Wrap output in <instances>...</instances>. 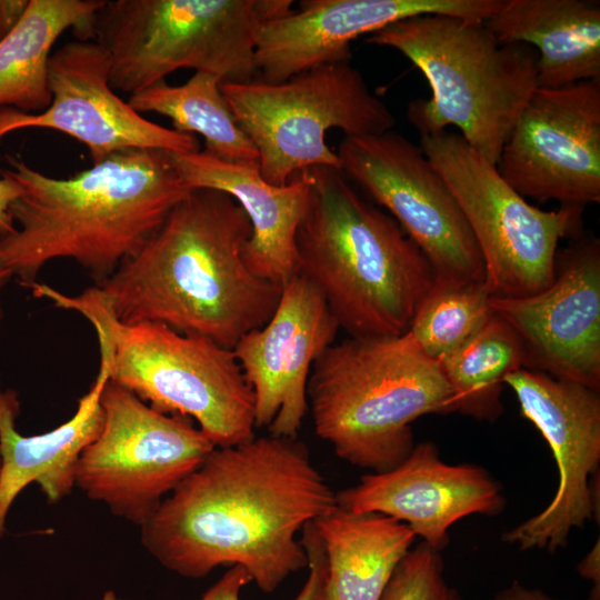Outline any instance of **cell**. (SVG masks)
<instances>
[{
	"label": "cell",
	"instance_id": "obj_1",
	"mask_svg": "<svg viewBox=\"0 0 600 600\" xmlns=\"http://www.w3.org/2000/svg\"><path fill=\"white\" fill-rule=\"evenodd\" d=\"M336 504L303 442L254 436L216 447L140 527L141 543L183 578L239 566L271 593L307 568L301 531Z\"/></svg>",
	"mask_w": 600,
	"mask_h": 600
},
{
	"label": "cell",
	"instance_id": "obj_2",
	"mask_svg": "<svg viewBox=\"0 0 600 600\" xmlns=\"http://www.w3.org/2000/svg\"><path fill=\"white\" fill-rule=\"evenodd\" d=\"M250 236L231 196L191 189L134 256L77 297L121 322H159L233 349L270 319L282 291L246 264Z\"/></svg>",
	"mask_w": 600,
	"mask_h": 600
},
{
	"label": "cell",
	"instance_id": "obj_3",
	"mask_svg": "<svg viewBox=\"0 0 600 600\" xmlns=\"http://www.w3.org/2000/svg\"><path fill=\"white\" fill-rule=\"evenodd\" d=\"M22 196L16 230L0 236V261L27 286L56 259L81 266L96 283L134 256L189 189L168 151L130 149L60 179L7 157Z\"/></svg>",
	"mask_w": 600,
	"mask_h": 600
},
{
	"label": "cell",
	"instance_id": "obj_4",
	"mask_svg": "<svg viewBox=\"0 0 600 600\" xmlns=\"http://www.w3.org/2000/svg\"><path fill=\"white\" fill-rule=\"evenodd\" d=\"M309 171L311 193L296 239L298 273L318 289L349 337L406 333L434 280L429 261L340 169Z\"/></svg>",
	"mask_w": 600,
	"mask_h": 600
},
{
	"label": "cell",
	"instance_id": "obj_5",
	"mask_svg": "<svg viewBox=\"0 0 600 600\" xmlns=\"http://www.w3.org/2000/svg\"><path fill=\"white\" fill-rule=\"evenodd\" d=\"M307 398L316 434L340 459L372 472L408 457L414 420L454 411L439 363L408 331L332 343L313 363Z\"/></svg>",
	"mask_w": 600,
	"mask_h": 600
},
{
	"label": "cell",
	"instance_id": "obj_6",
	"mask_svg": "<svg viewBox=\"0 0 600 600\" xmlns=\"http://www.w3.org/2000/svg\"><path fill=\"white\" fill-rule=\"evenodd\" d=\"M366 42L399 51L428 81L431 97L407 108L419 134L453 126L497 166L519 114L539 88L532 47L501 43L483 23L439 14L396 21Z\"/></svg>",
	"mask_w": 600,
	"mask_h": 600
},
{
	"label": "cell",
	"instance_id": "obj_7",
	"mask_svg": "<svg viewBox=\"0 0 600 600\" xmlns=\"http://www.w3.org/2000/svg\"><path fill=\"white\" fill-rule=\"evenodd\" d=\"M28 288L90 322L98 338L99 369L109 381L159 412L190 418L214 447L256 436L253 393L232 349L159 322H121L44 283L34 281Z\"/></svg>",
	"mask_w": 600,
	"mask_h": 600
},
{
	"label": "cell",
	"instance_id": "obj_8",
	"mask_svg": "<svg viewBox=\"0 0 600 600\" xmlns=\"http://www.w3.org/2000/svg\"><path fill=\"white\" fill-rule=\"evenodd\" d=\"M290 0H104L87 40L110 60V84L129 96L179 69L221 83L257 79L261 27L292 10Z\"/></svg>",
	"mask_w": 600,
	"mask_h": 600
},
{
	"label": "cell",
	"instance_id": "obj_9",
	"mask_svg": "<svg viewBox=\"0 0 600 600\" xmlns=\"http://www.w3.org/2000/svg\"><path fill=\"white\" fill-rule=\"evenodd\" d=\"M220 88L258 151L261 177L273 186L313 167L340 169L337 152L326 142L328 130L360 137L396 124L392 111L350 62L319 66L278 83L254 79Z\"/></svg>",
	"mask_w": 600,
	"mask_h": 600
},
{
	"label": "cell",
	"instance_id": "obj_10",
	"mask_svg": "<svg viewBox=\"0 0 600 600\" xmlns=\"http://www.w3.org/2000/svg\"><path fill=\"white\" fill-rule=\"evenodd\" d=\"M420 148L464 214L490 296L521 298L546 289L554 278L560 241L581 234L584 208L532 206L459 133L420 134Z\"/></svg>",
	"mask_w": 600,
	"mask_h": 600
},
{
	"label": "cell",
	"instance_id": "obj_11",
	"mask_svg": "<svg viewBox=\"0 0 600 600\" xmlns=\"http://www.w3.org/2000/svg\"><path fill=\"white\" fill-rule=\"evenodd\" d=\"M103 426L82 451L74 488L141 527L216 448L187 417L157 411L108 380Z\"/></svg>",
	"mask_w": 600,
	"mask_h": 600
},
{
	"label": "cell",
	"instance_id": "obj_12",
	"mask_svg": "<svg viewBox=\"0 0 600 600\" xmlns=\"http://www.w3.org/2000/svg\"><path fill=\"white\" fill-rule=\"evenodd\" d=\"M337 154L342 173L391 213L436 279L484 281L483 261L464 214L420 146L390 130L344 137Z\"/></svg>",
	"mask_w": 600,
	"mask_h": 600
},
{
	"label": "cell",
	"instance_id": "obj_13",
	"mask_svg": "<svg viewBox=\"0 0 600 600\" xmlns=\"http://www.w3.org/2000/svg\"><path fill=\"white\" fill-rule=\"evenodd\" d=\"M497 169L523 198L580 207L600 202V78L537 88Z\"/></svg>",
	"mask_w": 600,
	"mask_h": 600
},
{
	"label": "cell",
	"instance_id": "obj_14",
	"mask_svg": "<svg viewBox=\"0 0 600 600\" xmlns=\"http://www.w3.org/2000/svg\"><path fill=\"white\" fill-rule=\"evenodd\" d=\"M504 384L517 396L521 414L548 442L559 484L540 513L506 532L503 539L521 550L553 552L567 544L574 528L596 514L589 479L600 462V397L580 383L526 368L509 373Z\"/></svg>",
	"mask_w": 600,
	"mask_h": 600
},
{
	"label": "cell",
	"instance_id": "obj_15",
	"mask_svg": "<svg viewBox=\"0 0 600 600\" xmlns=\"http://www.w3.org/2000/svg\"><path fill=\"white\" fill-rule=\"evenodd\" d=\"M48 83L51 102L43 111L0 109V142L18 130L50 129L84 144L92 164L130 149L200 150L194 134L148 120L116 93L109 57L92 40H72L53 51Z\"/></svg>",
	"mask_w": 600,
	"mask_h": 600
},
{
	"label": "cell",
	"instance_id": "obj_16",
	"mask_svg": "<svg viewBox=\"0 0 600 600\" xmlns=\"http://www.w3.org/2000/svg\"><path fill=\"white\" fill-rule=\"evenodd\" d=\"M518 336L523 368L600 388V241L573 238L557 252L553 281L521 298H490Z\"/></svg>",
	"mask_w": 600,
	"mask_h": 600
},
{
	"label": "cell",
	"instance_id": "obj_17",
	"mask_svg": "<svg viewBox=\"0 0 600 600\" xmlns=\"http://www.w3.org/2000/svg\"><path fill=\"white\" fill-rule=\"evenodd\" d=\"M339 324L318 289L299 273L282 286L270 319L246 333L233 353L254 399V424L297 438L309 411L311 369L336 342Z\"/></svg>",
	"mask_w": 600,
	"mask_h": 600
},
{
	"label": "cell",
	"instance_id": "obj_18",
	"mask_svg": "<svg viewBox=\"0 0 600 600\" xmlns=\"http://www.w3.org/2000/svg\"><path fill=\"white\" fill-rule=\"evenodd\" d=\"M502 0H302L260 29L257 80L278 83L302 71L350 62V43L396 21L424 14L483 23Z\"/></svg>",
	"mask_w": 600,
	"mask_h": 600
},
{
	"label": "cell",
	"instance_id": "obj_19",
	"mask_svg": "<svg viewBox=\"0 0 600 600\" xmlns=\"http://www.w3.org/2000/svg\"><path fill=\"white\" fill-rule=\"evenodd\" d=\"M337 503L352 512H378L408 524L440 551L449 528L471 514L496 516L504 508L497 480L474 464H448L437 447L421 442L397 467L370 472L336 492Z\"/></svg>",
	"mask_w": 600,
	"mask_h": 600
},
{
	"label": "cell",
	"instance_id": "obj_20",
	"mask_svg": "<svg viewBox=\"0 0 600 600\" xmlns=\"http://www.w3.org/2000/svg\"><path fill=\"white\" fill-rule=\"evenodd\" d=\"M169 154L189 189L220 190L243 209L251 236L242 256L253 274L280 287L298 274L296 239L311 193L309 169L273 186L261 177L258 164L226 162L203 150Z\"/></svg>",
	"mask_w": 600,
	"mask_h": 600
},
{
	"label": "cell",
	"instance_id": "obj_21",
	"mask_svg": "<svg viewBox=\"0 0 600 600\" xmlns=\"http://www.w3.org/2000/svg\"><path fill=\"white\" fill-rule=\"evenodd\" d=\"M108 380L107 373L99 369L73 416L48 432L33 436L17 430L20 413L17 392L0 388V537L6 532L12 503L28 484L37 483L50 504L71 493L78 460L103 426L100 397Z\"/></svg>",
	"mask_w": 600,
	"mask_h": 600
},
{
	"label": "cell",
	"instance_id": "obj_22",
	"mask_svg": "<svg viewBox=\"0 0 600 600\" xmlns=\"http://www.w3.org/2000/svg\"><path fill=\"white\" fill-rule=\"evenodd\" d=\"M483 24L501 43L537 52L539 88L600 78V2L502 0Z\"/></svg>",
	"mask_w": 600,
	"mask_h": 600
},
{
	"label": "cell",
	"instance_id": "obj_23",
	"mask_svg": "<svg viewBox=\"0 0 600 600\" xmlns=\"http://www.w3.org/2000/svg\"><path fill=\"white\" fill-rule=\"evenodd\" d=\"M313 523L326 557L322 600H380L417 537L392 517L338 503Z\"/></svg>",
	"mask_w": 600,
	"mask_h": 600
},
{
	"label": "cell",
	"instance_id": "obj_24",
	"mask_svg": "<svg viewBox=\"0 0 600 600\" xmlns=\"http://www.w3.org/2000/svg\"><path fill=\"white\" fill-rule=\"evenodd\" d=\"M104 0H29L19 24L0 41V109L38 113L51 102L48 83L51 50L71 29L87 40L93 14Z\"/></svg>",
	"mask_w": 600,
	"mask_h": 600
},
{
	"label": "cell",
	"instance_id": "obj_25",
	"mask_svg": "<svg viewBox=\"0 0 600 600\" xmlns=\"http://www.w3.org/2000/svg\"><path fill=\"white\" fill-rule=\"evenodd\" d=\"M221 81L207 72H194L186 82L172 86L159 81L129 96L137 112H154L171 120L181 133H198L203 151L226 162L258 164L259 156L240 129L222 94Z\"/></svg>",
	"mask_w": 600,
	"mask_h": 600
},
{
	"label": "cell",
	"instance_id": "obj_26",
	"mask_svg": "<svg viewBox=\"0 0 600 600\" xmlns=\"http://www.w3.org/2000/svg\"><path fill=\"white\" fill-rule=\"evenodd\" d=\"M452 393L454 411L493 421L502 412L506 377L523 368L524 354L513 329L500 317L437 361Z\"/></svg>",
	"mask_w": 600,
	"mask_h": 600
},
{
	"label": "cell",
	"instance_id": "obj_27",
	"mask_svg": "<svg viewBox=\"0 0 600 600\" xmlns=\"http://www.w3.org/2000/svg\"><path fill=\"white\" fill-rule=\"evenodd\" d=\"M484 281L451 283L434 278L419 302L408 332L438 361L459 348L493 316Z\"/></svg>",
	"mask_w": 600,
	"mask_h": 600
},
{
	"label": "cell",
	"instance_id": "obj_28",
	"mask_svg": "<svg viewBox=\"0 0 600 600\" xmlns=\"http://www.w3.org/2000/svg\"><path fill=\"white\" fill-rule=\"evenodd\" d=\"M380 600H460L446 577L440 551L421 542L397 566Z\"/></svg>",
	"mask_w": 600,
	"mask_h": 600
},
{
	"label": "cell",
	"instance_id": "obj_29",
	"mask_svg": "<svg viewBox=\"0 0 600 600\" xmlns=\"http://www.w3.org/2000/svg\"><path fill=\"white\" fill-rule=\"evenodd\" d=\"M309 569L307 580L294 600H322L326 580V557L314 523L304 526L300 534ZM252 582L249 573L239 566L230 569L201 597L200 600H240L244 586Z\"/></svg>",
	"mask_w": 600,
	"mask_h": 600
},
{
	"label": "cell",
	"instance_id": "obj_30",
	"mask_svg": "<svg viewBox=\"0 0 600 600\" xmlns=\"http://www.w3.org/2000/svg\"><path fill=\"white\" fill-rule=\"evenodd\" d=\"M22 196V188L9 176L1 172L0 177V236L16 230L11 219L12 203Z\"/></svg>",
	"mask_w": 600,
	"mask_h": 600
},
{
	"label": "cell",
	"instance_id": "obj_31",
	"mask_svg": "<svg viewBox=\"0 0 600 600\" xmlns=\"http://www.w3.org/2000/svg\"><path fill=\"white\" fill-rule=\"evenodd\" d=\"M29 6V0H0V41L19 24Z\"/></svg>",
	"mask_w": 600,
	"mask_h": 600
},
{
	"label": "cell",
	"instance_id": "obj_32",
	"mask_svg": "<svg viewBox=\"0 0 600 600\" xmlns=\"http://www.w3.org/2000/svg\"><path fill=\"white\" fill-rule=\"evenodd\" d=\"M600 551L599 541L578 566L579 573L593 584L590 600L600 598Z\"/></svg>",
	"mask_w": 600,
	"mask_h": 600
},
{
	"label": "cell",
	"instance_id": "obj_33",
	"mask_svg": "<svg viewBox=\"0 0 600 600\" xmlns=\"http://www.w3.org/2000/svg\"><path fill=\"white\" fill-rule=\"evenodd\" d=\"M494 600H558L539 589H531L514 581L511 586L501 590Z\"/></svg>",
	"mask_w": 600,
	"mask_h": 600
},
{
	"label": "cell",
	"instance_id": "obj_34",
	"mask_svg": "<svg viewBox=\"0 0 600 600\" xmlns=\"http://www.w3.org/2000/svg\"><path fill=\"white\" fill-rule=\"evenodd\" d=\"M11 277H12L11 272L7 268H4L0 261V291ZM0 317H1V302H0Z\"/></svg>",
	"mask_w": 600,
	"mask_h": 600
},
{
	"label": "cell",
	"instance_id": "obj_35",
	"mask_svg": "<svg viewBox=\"0 0 600 600\" xmlns=\"http://www.w3.org/2000/svg\"><path fill=\"white\" fill-rule=\"evenodd\" d=\"M0 471H1V458H0Z\"/></svg>",
	"mask_w": 600,
	"mask_h": 600
}]
</instances>
